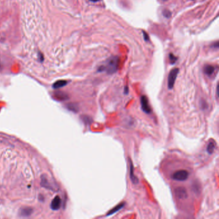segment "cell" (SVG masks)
Segmentation results:
<instances>
[{"instance_id":"20","label":"cell","mask_w":219,"mask_h":219,"mask_svg":"<svg viewBox=\"0 0 219 219\" xmlns=\"http://www.w3.org/2000/svg\"><path fill=\"white\" fill-rule=\"evenodd\" d=\"M90 1L92 2H97V1H99V0H90Z\"/></svg>"},{"instance_id":"4","label":"cell","mask_w":219,"mask_h":219,"mask_svg":"<svg viewBox=\"0 0 219 219\" xmlns=\"http://www.w3.org/2000/svg\"><path fill=\"white\" fill-rule=\"evenodd\" d=\"M140 101H141V105L142 110L145 113L150 114L151 111H152V109H151V107H150L148 99H147L146 96L145 95L141 96V99H140Z\"/></svg>"},{"instance_id":"17","label":"cell","mask_w":219,"mask_h":219,"mask_svg":"<svg viewBox=\"0 0 219 219\" xmlns=\"http://www.w3.org/2000/svg\"><path fill=\"white\" fill-rule=\"evenodd\" d=\"M143 37H144V39L146 41H149V35L147 34V33H146L145 31H143Z\"/></svg>"},{"instance_id":"15","label":"cell","mask_w":219,"mask_h":219,"mask_svg":"<svg viewBox=\"0 0 219 219\" xmlns=\"http://www.w3.org/2000/svg\"><path fill=\"white\" fill-rule=\"evenodd\" d=\"M68 107H69V109H70V110L73 111L74 112H77V111L78 110V107L76 105H75V104H70Z\"/></svg>"},{"instance_id":"11","label":"cell","mask_w":219,"mask_h":219,"mask_svg":"<svg viewBox=\"0 0 219 219\" xmlns=\"http://www.w3.org/2000/svg\"><path fill=\"white\" fill-rule=\"evenodd\" d=\"M67 84V82L66 80H60L55 82L54 85H53V88L54 89H59L60 88H62V87L65 86Z\"/></svg>"},{"instance_id":"9","label":"cell","mask_w":219,"mask_h":219,"mask_svg":"<svg viewBox=\"0 0 219 219\" xmlns=\"http://www.w3.org/2000/svg\"><path fill=\"white\" fill-rule=\"evenodd\" d=\"M124 206H125V202H121L118 205H117L116 206L113 207L112 209H111L110 211H109L106 215L107 216H110V215H113L114 213H116L117 211L120 210L121 209H122Z\"/></svg>"},{"instance_id":"7","label":"cell","mask_w":219,"mask_h":219,"mask_svg":"<svg viewBox=\"0 0 219 219\" xmlns=\"http://www.w3.org/2000/svg\"><path fill=\"white\" fill-rule=\"evenodd\" d=\"M32 208L30 207H22L20 210V215L21 217H28L32 213Z\"/></svg>"},{"instance_id":"16","label":"cell","mask_w":219,"mask_h":219,"mask_svg":"<svg viewBox=\"0 0 219 219\" xmlns=\"http://www.w3.org/2000/svg\"><path fill=\"white\" fill-rule=\"evenodd\" d=\"M163 15H164V16L166 17H169L170 16H171V12H170L169 10H165L163 11Z\"/></svg>"},{"instance_id":"13","label":"cell","mask_w":219,"mask_h":219,"mask_svg":"<svg viewBox=\"0 0 219 219\" xmlns=\"http://www.w3.org/2000/svg\"><path fill=\"white\" fill-rule=\"evenodd\" d=\"M215 147H216V145H215V142H210L207 146V152L210 154H212L215 149Z\"/></svg>"},{"instance_id":"21","label":"cell","mask_w":219,"mask_h":219,"mask_svg":"<svg viewBox=\"0 0 219 219\" xmlns=\"http://www.w3.org/2000/svg\"><path fill=\"white\" fill-rule=\"evenodd\" d=\"M1 63H0V70H1Z\"/></svg>"},{"instance_id":"3","label":"cell","mask_w":219,"mask_h":219,"mask_svg":"<svg viewBox=\"0 0 219 219\" xmlns=\"http://www.w3.org/2000/svg\"><path fill=\"white\" fill-rule=\"evenodd\" d=\"M179 70L178 68H174L170 71L168 77V88L169 89H173L175 84V82L179 73Z\"/></svg>"},{"instance_id":"19","label":"cell","mask_w":219,"mask_h":219,"mask_svg":"<svg viewBox=\"0 0 219 219\" xmlns=\"http://www.w3.org/2000/svg\"><path fill=\"white\" fill-rule=\"evenodd\" d=\"M39 58H40V61L42 62L43 60V56L42 54H39Z\"/></svg>"},{"instance_id":"12","label":"cell","mask_w":219,"mask_h":219,"mask_svg":"<svg viewBox=\"0 0 219 219\" xmlns=\"http://www.w3.org/2000/svg\"><path fill=\"white\" fill-rule=\"evenodd\" d=\"M54 96L55 97L56 99L60 100H64L68 99V96H67L66 94L63 92H56L55 93Z\"/></svg>"},{"instance_id":"8","label":"cell","mask_w":219,"mask_h":219,"mask_svg":"<svg viewBox=\"0 0 219 219\" xmlns=\"http://www.w3.org/2000/svg\"><path fill=\"white\" fill-rule=\"evenodd\" d=\"M130 177H131V181L134 184H136L139 183V180L138 179V177H136L134 174V167H133V162H132L131 161H130Z\"/></svg>"},{"instance_id":"6","label":"cell","mask_w":219,"mask_h":219,"mask_svg":"<svg viewBox=\"0 0 219 219\" xmlns=\"http://www.w3.org/2000/svg\"><path fill=\"white\" fill-rule=\"evenodd\" d=\"M60 206H61V199L59 196H56V197L53 200L51 204V207L52 210H57L60 208Z\"/></svg>"},{"instance_id":"14","label":"cell","mask_w":219,"mask_h":219,"mask_svg":"<svg viewBox=\"0 0 219 219\" xmlns=\"http://www.w3.org/2000/svg\"><path fill=\"white\" fill-rule=\"evenodd\" d=\"M169 59H170V64L173 65V64H175V62L177 61V57H175L174 55L170 54L169 55Z\"/></svg>"},{"instance_id":"18","label":"cell","mask_w":219,"mask_h":219,"mask_svg":"<svg viewBox=\"0 0 219 219\" xmlns=\"http://www.w3.org/2000/svg\"><path fill=\"white\" fill-rule=\"evenodd\" d=\"M124 93H125V95H127V94L129 93V88H128V86L125 87Z\"/></svg>"},{"instance_id":"10","label":"cell","mask_w":219,"mask_h":219,"mask_svg":"<svg viewBox=\"0 0 219 219\" xmlns=\"http://www.w3.org/2000/svg\"><path fill=\"white\" fill-rule=\"evenodd\" d=\"M204 72L207 76H211V75H213L214 71H215V67L214 66L211 65H206L204 67Z\"/></svg>"},{"instance_id":"5","label":"cell","mask_w":219,"mask_h":219,"mask_svg":"<svg viewBox=\"0 0 219 219\" xmlns=\"http://www.w3.org/2000/svg\"><path fill=\"white\" fill-rule=\"evenodd\" d=\"M175 194L177 197L179 199H184L188 197L186 190L183 187H178L175 190Z\"/></svg>"},{"instance_id":"1","label":"cell","mask_w":219,"mask_h":219,"mask_svg":"<svg viewBox=\"0 0 219 219\" xmlns=\"http://www.w3.org/2000/svg\"><path fill=\"white\" fill-rule=\"evenodd\" d=\"M119 59L118 57H112L106 60L103 65L100 66L98 71L103 72L105 71L108 74H113L116 73L118 68Z\"/></svg>"},{"instance_id":"2","label":"cell","mask_w":219,"mask_h":219,"mask_svg":"<svg viewBox=\"0 0 219 219\" xmlns=\"http://www.w3.org/2000/svg\"><path fill=\"white\" fill-rule=\"evenodd\" d=\"M189 176V173L186 170H180L175 172L172 175V178L173 180L178 181H186Z\"/></svg>"}]
</instances>
